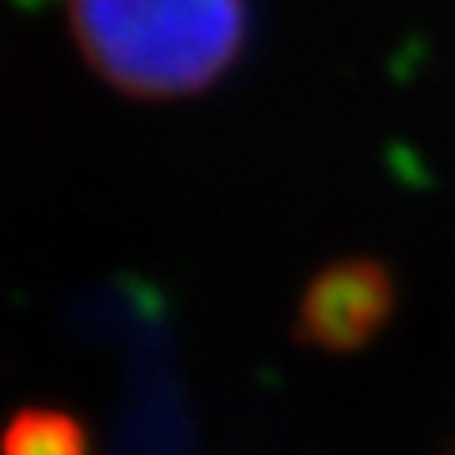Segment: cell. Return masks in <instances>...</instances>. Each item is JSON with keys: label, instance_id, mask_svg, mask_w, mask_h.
Wrapping results in <instances>:
<instances>
[{"label": "cell", "instance_id": "1", "mask_svg": "<svg viewBox=\"0 0 455 455\" xmlns=\"http://www.w3.org/2000/svg\"><path fill=\"white\" fill-rule=\"evenodd\" d=\"M68 20L99 76L145 99L209 88L247 35L243 0H68Z\"/></svg>", "mask_w": 455, "mask_h": 455}, {"label": "cell", "instance_id": "2", "mask_svg": "<svg viewBox=\"0 0 455 455\" xmlns=\"http://www.w3.org/2000/svg\"><path fill=\"white\" fill-rule=\"evenodd\" d=\"M395 315V277L376 259H346L307 284L300 338L326 353L364 349Z\"/></svg>", "mask_w": 455, "mask_h": 455}, {"label": "cell", "instance_id": "3", "mask_svg": "<svg viewBox=\"0 0 455 455\" xmlns=\"http://www.w3.org/2000/svg\"><path fill=\"white\" fill-rule=\"evenodd\" d=\"M0 455H92V440L61 410H23L0 436Z\"/></svg>", "mask_w": 455, "mask_h": 455}]
</instances>
